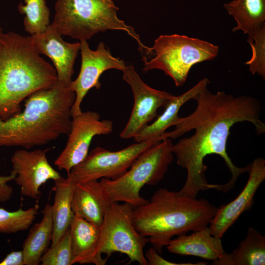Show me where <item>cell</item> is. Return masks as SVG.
<instances>
[{
	"label": "cell",
	"instance_id": "obj_1",
	"mask_svg": "<svg viewBox=\"0 0 265 265\" xmlns=\"http://www.w3.org/2000/svg\"><path fill=\"white\" fill-rule=\"evenodd\" d=\"M195 109L189 115L179 117L175 129L165 132L162 139H173L194 130V133L173 144L172 150L179 166L187 171L186 181L180 191L197 198L201 191L215 189L205 177L206 156L215 154L225 161L231 173L229 182L218 185L217 190L226 193L232 189L238 177L249 172L250 164L245 167L236 166L229 157L226 145L230 130L235 124L248 122L259 134L265 132V124L260 119L261 106L255 98L247 96L234 97L222 91L211 93L208 86L195 97Z\"/></svg>",
	"mask_w": 265,
	"mask_h": 265
},
{
	"label": "cell",
	"instance_id": "obj_2",
	"mask_svg": "<svg viewBox=\"0 0 265 265\" xmlns=\"http://www.w3.org/2000/svg\"><path fill=\"white\" fill-rule=\"evenodd\" d=\"M75 93L57 81L25 100L24 108L8 119H0V147L29 149L69 133Z\"/></svg>",
	"mask_w": 265,
	"mask_h": 265
},
{
	"label": "cell",
	"instance_id": "obj_3",
	"mask_svg": "<svg viewBox=\"0 0 265 265\" xmlns=\"http://www.w3.org/2000/svg\"><path fill=\"white\" fill-rule=\"evenodd\" d=\"M217 209L207 199L160 188L146 204L133 208L132 222L160 254L174 236L208 226Z\"/></svg>",
	"mask_w": 265,
	"mask_h": 265
},
{
	"label": "cell",
	"instance_id": "obj_4",
	"mask_svg": "<svg viewBox=\"0 0 265 265\" xmlns=\"http://www.w3.org/2000/svg\"><path fill=\"white\" fill-rule=\"evenodd\" d=\"M57 80L55 69L40 56L30 36L5 33L0 27V119L20 112L27 97Z\"/></svg>",
	"mask_w": 265,
	"mask_h": 265
},
{
	"label": "cell",
	"instance_id": "obj_5",
	"mask_svg": "<svg viewBox=\"0 0 265 265\" xmlns=\"http://www.w3.org/2000/svg\"><path fill=\"white\" fill-rule=\"evenodd\" d=\"M118 9L112 0H56L51 25L61 35L80 41L99 32L122 30L137 41L142 53L147 54L150 47L142 43L133 27L118 17Z\"/></svg>",
	"mask_w": 265,
	"mask_h": 265
},
{
	"label": "cell",
	"instance_id": "obj_6",
	"mask_svg": "<svg viewBox=\"0 0 265 265\" xmlns=\"http://www.w3.org/2000/svg\"><path fill=\"white\" fill-rule=\"evenodd\" d=\"M172 139H162L144 150L121 177L102 178L100 181L111 202H123L134 208L146 204L148 200L141 196L145 185H157L164 177L174 159Z\"/></svg>",
	"mask_w": 265,
	"mask_h": 265
},
{
	"label": "cell",
	"instance_id": "obj_7",
	"mask_svg": "<svg viewBox=\"0 0 265 265\" xmlns=\"http://www.w3.org/2000/svg\"><path fill=\"white\" fill-rule=\"evenodd\" d=\"M150 59H143L142 71L159 69L170 77L176 86H183L195 64L217 57L219 47L210 42L184 35H161L150 48Z\"/></svg>",
	"mask_w": 265,
	"mask_h": 265
},
{
	"label": "cell",
	"instance_id": "obj_8",
	"mask_svg": "<svg viewBox=\"0 0 265 265\" xmlns=\"http://www.w3.org/2000/svg\"><path fill=\"white\" fill-rule=\"evenodd\" d=\"M133 208L127 203L117 202H112L107 207L100 226L97 247L99 256L105 254L107 259L113 253L119 252L127 255L131 262L148 265L143 249L149 239L133 224Z\"/></svg>",
	"mask_w": 265,
	"mask_h": 265
},
{
	"label": "cell",
	"instance_id": "obj_9",
	"mask_svg": "<svg viewBox=\"0 0 265 265\" xmlns=\"http://www.w3.org/2000/svg\"><path fill=\"white\" fill-rule=\"evenodd\" d=\"M161 140L150 139L136 142L117 151L97 147L84 160L72 168L69 174L75 183L106 178L115 180L129 170L139 155L153 144Z\"/></svg>",
	"mask_w": 265,
	"mask_h": 265
},
{
	"label": "cell",
	"instance_id": "obj_10",
	"mask_svg": "<svg viewBox=\"0 0 265 265\" xmlns=\"http://www.w3.org/2000/svg\"><path fill=\"white\" fill-rule=\"evenodd\" d=\"M113 130L112 122L101 120L97 112L82 111L72 117L66 145L55 160V165L69 174L72 168L86 158L93 138L96 135L108 134Z\"/></svg>",
	"mask_w": 265,
	"mask_h": 265
},
{
	"label": "cell",
	"instance_id": "obj_11",
	"mask_svg": "<svg viewBox=\"0 0 265 265\" xmlns=\"http://www.w3.org/2000/svg\"><path fill=\"white\" fill-rule=\"evenodd\" d=\"M123 78L130 86L134 105L130 118L120 133L122 139L133 138L156 117L160 107H165L174 95L154 89L146 84L132 65H126Z\"/></svg>",
	"mask_w": 265,
	"mask_h": 265
},
{
	"label": "cell",
	"instance_id": "obj_12",
	"mask_svg": "<svg viewBox=\"0 0 265 265\" xmlns=\"http://www.w3.org/2000/svg\"><path fill=\"white\" fill-rule=\"evenodd\" d=\"M81 63L78 77L70 84L76 97L72 108V117L82 112L81 103L88 92L92 88L99 89L101 86L99 79L106 71L116 69L123 71L126 65L124 60L114 57L103 42L96 50L90 48L86 40L80 41Z\"/></svg>",
	"mask_w": 265,
	"mask_h": 265
},
{
	"label": "cell",
	"instance_id": "obj_13",
	"mask_svg": "<svg viewBox=\"0 0 265 265\" xmlns=\"http://www.w3.org/2000/svg\"><path fill=\"white\" fill-rule=\"evenodd\" d=\"M47 151L22 148L16 151L11 156V173L16 176L14 180L20 186L23 195L37 199L43 184L49 180L54 181L61 177L49 163Z\"/></svg>",
	"mask_w": 265,
	"mask_h": 265
},
{
	"label": "cell",
	"instance_id": "obj_14",
	"mask_svg": "<svg viewBox=\"0 0 265 265\" xmlns=\"http://www.w3.org/2000/svg\"><path fill=\"white\" fill-rule=\"evenodd\" d=\"M248 173V181L238 196L217 209L209 225L212 235L221 238L241 214L252 208L256 191L265 180V159L263 158L255 159L250 164Z\"/></svg>",
	"mask_w": 265,
	"mask_h": 265
},
{
	"label": "cell",
	"instance_id": "obj_15",
	"mask_svg": "<svg viewBox=\"0 0 265 265\" xmlns=\"http://www.w3.org/2000/svg\"><path fill=\"white\" fill-rule=\"evenodd\" d=\"M50 24L43 33L30 36L31 42L39 54H44L52 60L57 81L69 85L74 74V65L80 48V42L64 41Z\"/></svg>",
	"mask_w": 265,
	"mask_h": 265
},
{
	"label": "cell",
	"instance_id": "obj_16",
	"mask_svg": "<svg viewBox=\"0 0 265 265\" xmlns=\"http://www.w3.org/2000/svg\"><path fill=\"white\" fill-rule=\"evenodd\" d=\"M111 202L100 181L75 183L72 201L74 215L100 227Z\"/></svg>",
	"mask_w": 265,
	"mask_h": 265
},
{
	"label": "cell",
	"instance_id": "obj_17",
	"mask_svg": "<svg viewBox=\"0 0 265 265\" xmlns=\"http://www.w3.org/2000/svg\"><path fill=\"white\" fill-rule=\"evenodd\" d=\"M170 253L180 256H192L215 261L226 253L220 238L212 235L209 226L189 235L178 236L166 246Z\"/></svg>",
	"mask_w": 265,
	"mask_h": 265
},
{
	"label": "cell",
	"instance_id": "obj_18",
	"mask_svg": "<svg viewBox=\"0 0 265 265\" xmlns=\"http://www.w3.org/2000/svg\"><path fill=\"white\" fill-rule=\"evenodd\" d=\"M69 229L74 264H106L107 259L99 256L97 253L100 227L74 214Z\"/></svg>",
	"mask_w": 265,
	"mask_h": 265
},
{
	"label": "cell",
	"instance_id": "obj_19",
	"mask_svg": "<svg viewBox=\"0 0 265 265\" xmlns=\"http://www.w3.org/2000/svg\"><path fill=\"white\" fill-rule=\"evenodd\" d=\"M210 83L209 80L203 78L192 88L179 96H173L168 102L163 112L152 124H148L133 138L136 142L150 139L162 140L161 136L169 128L174 126L179 116L178 114L181 107L187 102L195 97Z\"/></svg>",
	"mask_w": 265,
	"mask_h": 265
},
{
	"label": "cell",
	"instance_id": "obj_20",
	"mask_svg": "<svg viewBox=\"0 0 265 265\" xmlns=\"http://www.w3.org/2000/svg\"><path fill=\"white\" fill-rule=\"evenodd\" d=\"M54 181V203L52 205L53 234L51 245H54L69 228L74 213L72 201L75 182L69 174Z\"/></svg>",
	"mask_w": 265,
	"mask_h": 265
},
{
	"label": "cell",
	"instance_id": "obj_21",
	"mask_svg": "<svg viewBox=\"0 0 265 265\" xmlns=\"http://www.w3.org/2000/svg\"><path fill=\"white\" fill-rule=\"evenodd\" d=\"M223 7L236 22L232 31H241L248 39L265 26V0H233Z\"/></svg>",
	"mask_w": 265,
	"mask_h": 265
},
{
	"label": "cell",
	"instance_id": "obj_22",
	"mask_svg": "<svg viewBox=\"0 0 265 265\" xmlns=\"http://www.w3.org/2000/svg\"><path fill=\"white\" fill-rule=\"evenodd\" d=\"M213 265H265V236L249 227L245 238L231 253H225Z\"/></svg>",
	"mask_w": 265,
	"mask_h": 265
},
{
	"label": "cell",
	"instance_id": "obj_23",
	"mask_svg": "<svg viewBox=\"0 0 265 265\" xmlns=\"http://www.w3.org/2000/svg\"><path fill=\"white\" fill-rule=\"evenodd\" d=\"M41 221L34 224L23 244L24 263L26 265H38L49 248L53 234L52 205L47 204L43 211Z\"/></svg>",
	"mask_w": 265,
	"mask_h": 265
},
{
	"label": "cell",
	"instance_id": "obj_24",
	"mask_svg": "<svg viewBox=\"0 0 265 265\" xmlns=\"http://www.w3.org/2000/svg\"><path fill=\"white\" fill-rule=\"evenodd\" d=\"M18 6L21 14H25V30L30 34L44 32L50 24V10L45 0H24Z\"/></svg>",
	"mask_w": 265,
	"mask_h": 265
},
{
	"label": "cell",
	"instance_id": "obj_25",
	"mask_svg": "<svg viewBox=\"0 0 265 265\" xmlns=\"http://www.w3.org/2000/svg\"><path fill=\"white\" fill-rule=\"evenodd\" d=\"M38 208L35 205L26 210L11 212L0 208V233L12 234L27 230L33 223Z\"/></svg>",
	"mask_w": 265,
	"mask_h": 265
},
{
	"label": "cell",
	"instance_id": "obj_26",
	"mask_svg": "<svg viewBox=\"0 0 265 265\" xmlns=\"http://www.w3.org/2000/svg\"><path fill=\"white\" fill-rule=\"evenodd\" d=\"M73 260L69 228L54 245L47 249L41 259L40 263L42 265H71L74 264Z\"/></svg>",
	"mask_w": 265,
	"mask_h": 265
},
{
	"label": "cell",
	"instance_id": "obj_27",
	"mask_svg": "<svg viewBox=\"0 0 265 265\" xmlns=\"http://www.w3.org/2000/svg\"><path fill=\"white\" fill-rule=\"evenodd\" d=\"M252 51L250 59L246 62L249 71L253 74H257L264 79L265 78V26L258 30L248 39Z\"/></svg>",
	"mask_w": 265,
	"mask_h": 265
},
{
	"label": "cell",
	"instance_id": "obj_28",
	"mask_svg": "<svg viewBox=\"0 0 265 265\" xmlns=\"http://www.w3.org/2000/svg\"><path fill=\"white\" fill-rule=\"evenodd\" d=\"M156 250L152 247L149 248L144 254L145 257L150 265H204L205 262H199L198 264L184 263L178 264L166 260L163 258Z\"/></svg>",
	"mask_w": 265,
	"mask_h": 265
},
{
	"label": "cell",
	"instance_id": "obj_29",
	"mask_svg": "<svg viewBox=\"0 0 265 265\" xmlns=\"http://www.w3.org/2000/svg\"><path fill=\"white\" fill-rule=\"evenodd\" d=\"M15 176L11 172L9 175L0 176V202L8 201L11 198L13 193V189L8 183L14 180Z\"/></svg>",
	"mask_w": 265,
	"mask_h": 265
},
{
	"label": "cell",
	"instance_id": "obj_30",
	"mask_svg": "<svg viewBox=\"0 0 265 265\" xmlns=\"http://www.w3.org/2000/svg\"><path fill=\"white\" fill-rule=\"evenodd\" d=\"M24 257L22 250L12 251L0 262V265H24Z\"/></svg>",
	"mask_w": 265,
	"mask_h": 265
}]
</instances>
